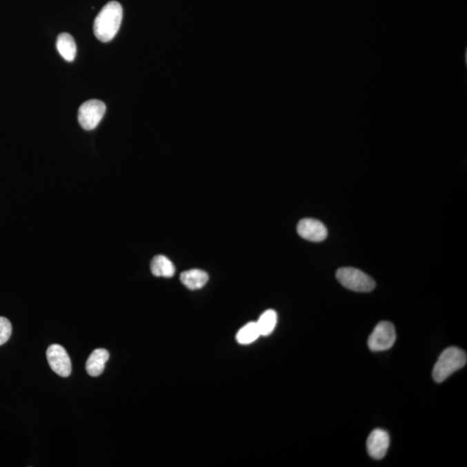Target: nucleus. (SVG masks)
I'll return each mask as SVG.
<instances>
[{"instance_id": "f257e3e1", "label": "nucleus", "mask_w": 467, "mask_h": 467, "mask_svg": "<svg viewBox=\"0 0 467 467\" xmlns=\"http://www.w3.org/2000/svg\"><path fill=\"white\" fill-rule=\"evenodd\" d=\"M123 18V9L119 2L111 1L101 9L94 23V32L101 42L108 43L115 39Z\"/></svg>"}, {"instance_id": "f03ea898", "label": "nucleus", "mask_w": 467, "mask_h": 467, "mask_svg": "<svg viewBox=\"0 0 467 467\" xmlns=\"http://www.w3.org/2000/svg\"><path fill=\"white\" fill-rule=\"evenodd\" d=\"M467 362L466 353L457 347L446 349L439 356L433 370L436 383H442L455 371L461 369Z\"/></svg>"}, {"instance_id": "7ed1b4c3", "label": "nucleus", "mask_w": 467, "mask_h": 467, "mask_svg": "<svg viewBox=\"0 0 467 467\" xmlns=\"http://www.w3.org/2000/svg\"><path fill=\"white\" fill-rule=\"evenodd\" d=\"M336 276L341 285L353 292H369L376 288L374 279L359 269L339 268Z\"/></svg>"}, {"instance_id": "20e7f679", "label": "nucleus", "mask_w": 467, "mask_h": 467, "mask_svg": "<svg viewBox=\"0 0 467 467\" xmlns=\"http://www.w3.org/2000/svg\"><path fill=\"white\" fill-rule=\"evenodd\" d=\"M106 112L104 102L99 100L85 101L78 111V121L84 130H93L100 123Z\"/></svg>"}, {"instance_id": "39448f33", "label": "nucleus", "mask_w": 467, "mask_h": 467, "mask_svg": "<svg viewBox=\"0 0 467 467\" xmlns=\"http://www.w3.org/2000/svg\"><path fill=\"white\" fill-rule=\"evenodd\" d=\"M397 339L393 324L381 321L374 329L368 340V346L372 352H384L394 346Z\"/></svg>"}, {"instance_id": "423d86ee", "label": "nucleus", "mask_w": 467, "mask_h": 467, "mask_svg": "<svg viewBox=\"0 0 467 467\" xmlns=\"http://www.w3.org/2000/svg\"><path fill=\"white\" fill-rule=\"evenodd\" d=\"M47 360L50 369L62 377H68L72 371V364L69 355L63 346L52 344L47 350Z\"/></svg>"}, {"instance_id": "0eeeda50", "label": "nucleus", "mask_w": 467, "mask_h": 467, "mask_svg": "<svg viewBox=\"0 0 467 467\" xmlns=\"http://www.w3.org/2000/svg\"><path fill=\"white\" fill-rule=\"evenodd\" d=\"M299 236L304 239L319 243L326 239L328 231L321 221L312 218H305L299 221L297 226Z\"/></svg>"}, {"instance_id": "6e6552de", "label": "nucleus", "mask_w": 467, "mask_h": 467, "mask_svg": "<svg viewBox=\"0 0 467 467\" xmlns=\"http://www.w3.org/2000/svg\"><path fill=\"white\" fill-rule=\"evenodd\" d=\"M367 450L371 458H384L390 446V435L383 429H375L367 439Z\"/></svg>"}, {"instance_id": "1a4fd4ad", "label": "nucleus", "mask_w": 467, "mask_h": 467, "mask_svg": "<svg viewBox=\"0 0 467 467\" xmlns=\"http://www.w3.org/2000/svg\"><path fill=\"white\" fill-rule=\"evenodd\" d=\"M109 359V353L105 349H97L91 353L87 360L86 370L91 377H99L103 372L106 363Z\"/></svg>"}, {"instance_id": "9d476101", "label": "nucleus", "mask_w": 467, "mask_h": 467, "mask_svg": "<svg viewBox=\"0 0 467 467\" xmlns=\"http://www.w3.org/2000/svg\"><path fill=\"white\" fill-rule=\"evenodd\" d=\"M180 279L183 286L190 290H197L203 288L209 281V275L206 272L200 269H190L183 272L180 275Z\"/></svg>"}, {"instance_id": "9b49d317", "label": "nucleus", "mask_w": 467, "mask_h": 467, "mask_svg": "<svg viewBox=\"0 0 467 467\" xmlns=\"http://www.w3.org/2000/svg\"><path fill=\"white\" fill-rule=\"evenodd\" d=\"M57 48L58 52L67 62H73L77 54V44L70 34H60L57 37Z\"/></svg>"}, {"instance_id": "f8f14e48", "label": "nucleus", "mask_w": 467, "mask_h": 467, "mask_svg": "<svg viewBox=\"0 0 467 467\" xmlns=\"http://www.w3.org/2000/svg\"><path fill=\"white\" fill-rule=\"evenodd\" d=\"M151 270L157 277L170 278L175 275L176 268L165 255H156L151 262Z\"/></svg>"}, {"instance_id": "ddd939ff", "label": "nucleus", "mask_w": 467, "mask_h": 467, "mask_svg": "<svg viewBox=\"0 0 467 467\" xmlns=\"http://www.w3.org/2000/svg\"><path fill=\"white\" fill-rule=\"evenodd\" d=\"M277 313L274 310H267L259 318L257 325L261 336L267 337L274 332L277 325Z\"/></svg>"}, {"instance_id": "4468645a", "label": "nucleus", "mask_w": 467, "mask_h": 467, "mask_svg": "<svg viewBox=\"0 0 467 467\" xmlns=\"http://www.w3.org/2000/svg\"><path fill=\"white\" fill-rule=\"evenodd\" d=\"M260 336L257 322H250L237 332V341L240 344H250L257 341Z\"/></svg>"}, {"instance_id": "2eb2a0df", "label": "nucleus", "mask_w": 467, "mask_h": 467, "mask_svg": "<svg viewBox=\"0 0 467 467\" xmlns=\"http://www.w3.org/2000/svg\"><path fill=\"white\" fill-rule=\"evenodd\" d=\"M12 324L5 317H0V346L6 344L12 335Z\"/></svg>"}]
</instances>
